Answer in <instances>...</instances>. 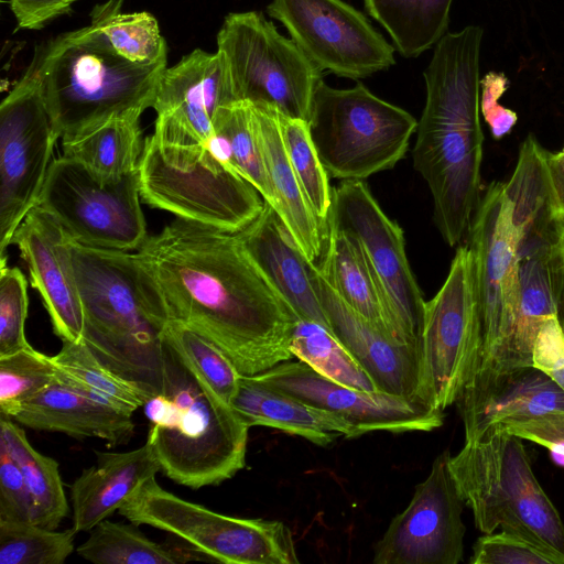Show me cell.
Wrapping results in <instances>:
<instances>
[{
    "instance_id": "6da1fadb",
    "label": "cell",
    "mask_w": 564,
    "mask_h": 564,
    "mask_svg": "<svg viewBox=\"0 0 564 564\" xmlns=\"http://www.w3.org/2000/svg\"><path fill=\"white\" fill-rule=\"evenodd\" d=\"M137 253L170 318L210 340L240 375L256 376L293 357L297 317L237 234L177 218Z\"/></svg>"
},
{
    "instance_id": "7a4b0ae2",
    "label": "cell",
    "mask_w": 564,
    "mask_h": 564,
    "mask_svg": "<svg viewBox=\"0 0 564 564\" xmlns=\"http://www.w3.org/2000/svg\"><path fill=\"white\" fill-rule=\"evenodd\" d=\"M482 35L478 25L446 33L424 70L426 100L417 121L413 165L431 191L435 225L451 247L468 232L480 200Z\"/></svg>"
},
{
    "instance_id": "3957f363",
    "label": "cell",
    "mask_w": 564,
    "mask_h": 564,
    "mask_svg": "<svg viewBox=\"0 0 564 564\" xmlns=\"http://www.w3.org/2000/svg\"><path fill=\"white\" fill-rule=\"evenodd\" d=\"M82 339L110 371L149 399L163 390V343L171 321L161 291L138 253L73 241Z\"/></svg>"
},
{
    "instance_id": "277c9868",
    "label": "cell",
    "mask_w": 564,
    "mask_h": 564,
    "mask_svg": "<svg viewBox=\"0 0 564 564\" xmlns=\"http://www.w3.org/2000/svg\"><path fill=\"white\" fill-rule=\"evenodd\" d=\"M163 390L144 412L161 471L199 489L217 486L246 465L248 430L229 403L196 373L164 334Z\"/></svg>"
},
{
    "instance_id": "5b68a950",
    "label": "cell",
    "mask_w": 564,
    "mask_h": 564,
    "mask_svg": "<svg viewBox=\"0 0 564 564\" xmlns=\"http://www.w3.org/2000/svg\"><path fill=\"white\" fill-rule=\"evenodd\" d=\"M56 139L72 138L112 117L153 106L167 63L135 64L89 25L56 36L31 64Z\"/></svg>"
},
{
    "instance_id": "8992f818",
    "label": "cell",
    "mask_w": 564,
    "mask_h": 564,
    "mask_svg": "<svg viewBox=\"0 0 564 564\" xmlns=\"http://www.w3.org/2000/svg\"><path fill=\"white\" fill-rule=\"evenodd\" d=\"M521 440L491 429L449 457L451 473L479 531L501 528L564 562V523L535 478Z\"/></svg>"
},
{
    "instance_id": "52a82bcc",
    "label": "cell",
    "mask_w": 564,
    "mask_h": 564,
    "mask_svg": "<svg viewBox=\"0 0 564 564\" xmlns=\"http://www.w3.org/2000/svg\"><path fill=\"white\" fill-rule=\"evenodd\" d=\"M140 195L177 218L237 234L261 213L264 199L207 144L171 145L145 138L138 167Z\"/></svg>"
},
{
    "instance_id": "ba28073f",
    "label": "cell",
    "mask_w": 564,
    "mask_h": 564,
    "mask_svg": "<svg viewBox=\"0 0 564 564\" xmlns=\"http://www.w3.org/2000/svg\"><path fill=\"white\" fill-rule=\"evenodd\" d=\"M416 119L358 83L337 89L324 80L316 88L310 133L329 176L362 181L392 169L406 153Z\"/></svg>"
},
{
    "instance_id": "9c48e42d",
    "label": "cell",
    "mask_w": 564,
    "mask_h": 564,
    "mask_svg": "<svg viewBox=\"0 0 564 564\" xmlns=\"http://www.w3.org/2000/svg\"><path fill=\"white\" fill-rule=\"evenodd\" d=\"M217 53L238 102L308 122L322 70L261 12L229 13L217 34Z\"/></svg>"
},
{
    "instance_id": "30bf717a",
    "label": "cell",
    "mask_w": 564,
    "mask_h": 564,
    "mask_svg": "<svg viewBox=\"0 0 564 564\" xmlns=\"http://www.w3.org/2000/svg\"><path fill=\"white\" fill-rule=\"evenodd\" d=\"M118 512L134 525L166 531L227 564H297L293 534L278 520L221 514L184 500L148 479Z\"/></svg>"
},
{
    "instance_id": "8fae6325",
    "label": "cell",
    "mask_w": 564,
    "mask_h": 564,
    "mask_svg": "<svg viewBox=\"0 0 564 564\" xmlns=\"http://www.w3.org/2000/svg\"><path fill=\"white\" fill-rule=\"evenodd\" d=\"M467 234L480 308V346L471 376L509 370L518 319L519 278L518 231L505 183L488 186Z\"/></svg>"
},
{
    "instance_id": "7c38bea8",
    "label": "cell",
    "mask_w": 564,
    "mask_h": 564,
    "mask_svg": "<svg viewBox=\"0 0 564 564\" xmlns=\"http://www.w3.org/2000/svg\"><path fill=\"white\" fill-rule=\"evenodd\" d=\"M138 172L102 180L80 162L53 160L37 202L79 245L129 251L147 238Z\"/></svg>"
},
{
    "instance_id": "4fadbf2b",
    "label": "cell",
    "mask_w": 564,
    "mask_h": 564,
    "mask_svg": "<svg viewBox=\"0 0 564 564\" xmlns=\"http://www.w3.org/2000/svg\"><path fill=\"white\" fill-rule=\"evenodd\" d=\"M480 346V308L475 262L460 246L440 291L425 301L416 395L444 411L457 402Z\"/></svg>"
},
{
    "instance_id": "5bb4252c",
    "label": "cell",
    "mask_w": 564,
    "mask_h": 564,
    "mask_svg": "<svg viewBox=\"0 0 564 564\" xmlns=\"http://www.w3.org/2000/svg\"><path fill=\"white\" fill-rule=\"evenodd\" d=\"M56 141L30 65L0 105V268L17 229L37 205Z\"/></svg>"
},
{
    "instance_id": "9a60e30c",
    "label": "cell",
    "mask_w": 564,
    "mask_h": 564,
    "mask_svg": "<svg viewBox=\"0 0 564 564\" xmlns=\"http://www.w3.org/2000/svg\"><path fill=\"white\" fill-rule=\"evenodd\" d=\"M326 224L356 239L401 338L421 343L425 301L406 258L403 230L364 181H341L333 188Z\"/></svg>"
},
{
    "instance_id": "2e32d148",
    "label": "cell",
    "mask_w": 564,
    "mask_h": 564,
    "mask_svg": "<svg viewBox=\"0 0 564 564\" xmlns=\"http://www.w3.org/2000/svg\"><path fill=\"white\" fill-rule=\"evenodd\" d=\"M267 11L321 70L359 79L395 63L392 45L343 0H272Z\"/></svg>"
},
{
    "instance_id": "e0dca14e",
    "label": "cell",
    "mask_w": 564,
    "mask_h": 564,
    "mask_svg": "<svg viewBox=\"0 0 564 564\" xmlns=\"http://www.w3.org/2000/svg\"><path fill=\"white\" fill-rule=\"evenodd\" d=\"M448 451L433 462L408 507L375 547V564H457L464 555V500L449 469Z\"/></svg>"
},
{
    "instance_id": "ac0fdd59",
    "label": "cell",
    "mask_w": 564,
    "mask_h": 564,
    "mask_svg": "<svg viewBox=\"0 0 564 564\" xmlns=\"http://www.w3.org/2000/svg\"><path fill=\"white\" fill-rule=\"evenodd\" d=\"M268 384L349 423L358 436L373 432H430L444 422V411L417 397L365 391L337 383L305 362L284 361L257 375Z\"/></svg>"
},
{
    "instance_id": "d6986e66",
    "label": "cell",
    "mask_w": 564,
    "mask_h": 564,
    "mask_svg": "<svg viewBox=\"0 0 564 564\" xmlns=\"http://www.w3.org/2000/svg\"><path fill=\"white\" fill-rule=\"evenodd\" d=\"M236 102L220 55L196 48L163 70L152 135L164 144H205L223 110Z\"/></svg>"
},
{
    "instance_id": "ffe728a7",
    "label": "cell",
    "mask_w": 564,
    "mask_h": 564,
    "mask_svg": "<svg viewBox=\"0 0 564 564\" xmlns=\"http://www.w3.org/2000/svg\"><path fill=\"white\" fill-rule=\"evenodd\" d=\"M12 242L28 265L31 284L43 300L54 334L62 341L82 339L84 313L70 237L36 205L17 229Z\"/></svg>"
},
{
    "instance_id": "44dd1931",
    "label": "cell",
    "mask_w": 564,
    "mask_h": 564,
    "mask_svg": "<svg viewBox=\"0 0 564 564\" xmlns=\"http://www.w3.org/2000/svg\"><path fill=\"white\" fill-rule=\"evenodd\" d=\"M312 274L330 330L369 373L377 389L417 397L421 343L401 341L354 311L326 282L316 263L312 265Z\"/></svg>"
},
{
    "instance_id": "7402d4cb",
    "label": "cell",
    "mask_w": 564,
    "mask_h": 564,
    "mask_svg": "<svg viewBox=\"0 0 564 564\" xmlns=\"http://www.w3.org/2000/svg\"><path fill=\"white\" fill-rule=\"evenodd\" d=\"M465 442L505 421L564 411V391L542 370L525 366L473 375L458 400Z\"/></svg>"
},
{
    "instance_id": "603a6c76",
    "label": "cell",
    "mask_w": 564,
    "mask_h": 564,
    "mask_svg": "<svg viewBox=\"0 0 564 564\" xmlns=\"http://www.w3.org/2000/svg\"><path fill=\"white\" fill-rule=\"evenodd\" d=\"M13 420L36 431L82 440L97 437L109 446L127 444L134 433L132 414L59 377L30 399Z\"/></svg>"
},
{
    "instance_id": "cb8c5ba5",
    "label": "cell",
    "mask_w": 564,
    "mask_h": 564,
    "mask_svg": "<svg viewBox=\"0 0 564 564\" xmlns=\"http://www.w3.org/2000/svg\"><path fill=\"white\" fill-rule=\"evenodd\" d=\"M237 235L297 319L329 328L314 288L313 262L304 257L273 207L264 202L259 216Z\"/></svg>"
},
{
    "instance_id": "d4e9b609",
    "label": "cell",
    "mask_w": 564,
    "mask_h": 564,
    "mask_svg": "<svg viewBox=\"0 0 564 564\" xmlns=\"http://www.w3.org/2000/svg\"><path fill=\"white\" fill-rule=\"evenodd\" d=\"M97 462L70 486L73 529L89 532L119 510L148 479L161 471L152 442L129 452H95Z\"/></svg>"
},
{
    "instance_id": "484cf974",
    "label": "cell",
    "mask_w": 564,
    "mask_h": 564,
    "mask_svg": "<svg viewBox=\"0 0 564 564\" xmlns=\"http://www.w3.org/2000/svg\"><path fill=\"white\" fill-rule=\"evenodd\" d=\"M251 107L256 135L271 188V206L304 257L316 263L324 250L326 229L308 206L289 161L278 112L269 107Z\"/></svg>"
},
{
    "instance_id": "4316f807",
    "label": "cell",
    "mask_w": 564,
    "mask_h": 564,
    "mask_svg": "<svg viewBox=\"0 0 564 564\" xmlns=\"http://www.w3.org/2000/svg\"><path fill=\"white\" fill-rule=\"evenodd\" d=\"M229 404L249 427H273L318 446H327L338 436H358L356 430L339 416L268 384L257 375L240 376Z\"/></svg>"
},
{
    "instance_id": "83f0119b",
    "label": "cell",
    "mask_w": 564,
    "mask_h": 564,
    "mask_svg": "<svg viewBox=\"0 0 564 564\" xmlns=\"http://www.w3.org/2000/svg\"><path fill=\"white\" fill-rule=\"evenodd\" d=\"M319 260L316 264L323 278L347 305L386 334L404 341L355 238L326 224L324 250Z\"/></svg>"
},
{
    "instance_id": "f1b7e54d",
    "label": "cell",
    "mask_w": 564,
    "mask_h": 564,
    "mask_svg": "<svg viewBox=\"0 0 564 564\" xmlns=\"http://www.w3.org/2000/svg\"><path fill=\"white\" fill-rule=\"evenodd\" d=\"M139 120V115L112 117L63 139V155L80 162L102 180H118L138 172L144 145Z\"/></svg>"
},
{
    "instance_id": "f546056e",
    "label": "cell",
    "mask_w": 564,
    "mask_h": 564,
    "mask_svg": "<svg viewBox=\"0 0 564 564\" xmlns=\"http://www.w3.org/2000/svg\"><path fill=\"white\" fill-rule=\"evenodd\" d=\"M14 422L0 416V443L23 474L31 497L33 522L56 530L69 511L58 463L36 451Z\"/></svg>"
},
{
    "instance_id": "4dcf8cb0",
    "label": "cell",
    "mask_w": 564,
    "mask_h": 564,
    "mask_svg": "<svg viewBox=\"0 0 564 564\" xmlns=\"http://www.w3.org/2000/svg\"><path fill=\"white\" fill-rule=\"evenodd\" d=\"M453 0H364L404 57H416L446 33Z\"/></svg>"
},
{
    "instance_id": "1f68e13d",
    "label": "cell",
    "mask_w": 564,
    "mask_h": 564,
    "mask_svg": "<svg viewBox=\"0 0 564 564\" xmlns=\"http://www.w3.org/2000/svg\"><path fill=\"white\" fill-rule=\"evenodd\" d=\"M213 153L249 182L271 205L272 194L256 135L252 107L240 101L220 113L206 142Z\"/></svg>"
},
{
    "instance_id": "d6a6232c",
    "label": "cell",
    "mask_w": 564,
    "mask_h": 564,
    "mask_svg": "<svg viewBox=\"0 0 564 564\" xmlns=\"http://www.w3.org/2000/svg\"><path fill=\"white\" fill-rule=\"evenodd\" d=\"M122 0H108L90 12V25L100 30L116 52L142 65L167 63V45L156 19L149 12L123 13Z\"/></svg>"
},
{
    "instance_id": "836d02e7",
    "label": "cell",
    "mask_w": 564,
    "mask_h": 564,
    "mask_svg": "<svg viewBox=\"0 0 564 564\" xmlns=\"http://www.w3.org/2000/svg\"><path fill=\"white\" fill-rule=\"evenodd\" d=\"M290 350L297 360L327 379L359 390H378L369 373L324 325L297 319Z\"/></svg>"
},
{
    "instance_id": "e575fe53",
    "label": "cell",
    "mask_w": 564,
    "mask_h": 564,
    "mask_svg": "<svg viewBox=\"0 0 564 564\" xmlns=\"http://www.w3.org/2000/svg\"><path fill=\"white\" fill-rule=\"evenodd\" d=\"M62 343L61 350L52 356L59 377L128 413L144 406L149 397L104 366L83 339Z\"/></svg>"
},
{
    "instance_id": "d590c367",
    "label": "cell",
    "mask_w": 564,
    "mask_h": 564,
    "mask_svg": "<svg viewBox=\"0 0 564 564\" xmlns=\"http://www.w3.org/2000/svg\"><path fill=\"white\" fill-rule=\"evenodd\" d=\"M83 558L96 564H175L182 554L153 542L132 524L100 521L78 546Z\"/></svg>"
},
{
    "instance_id": "8d00e7d4",
    "label": "cell",
    "mask_w": 564,
    "mask_h": 564,
    "mask_svg": "<svg viewBox=\"0 0 564 564\" xmlns=\"http://www.w3.org/2000/svg\"><path fill=\"white\" fill-rule=\"evenodd\" d=\"M278 121L289 161L305 199L326 229L332 208L333 188L329 185L328 173L323 166L313 143L308 122L279 112Z\"/></svg>"
},
{
    "instance_id": "74e56055",
    "label": "cell",
    "mask_w": 564,
    "mask_h": 564,
    "mask_svg": "<svg viewBox=\"0 0 564 564\" xmlns=\"http://www.w3.org/2000/svg\"><path fill=\"white\" fill-rule=\"evenodd\" d=\"M75 530L0 519V564H63L74 551Z\"/></svg>"
},
{
    "instance_id": "f35d334b",
    "label": "cell",
    "mask_w": 564,
    "mask_h": 564,
    "mask_svg": "<svg viewBox=\"0 0 564 564\" xmlns=\"http://www.w3.org/2000/svg\"><path fill=\"white\" fill-rule=\"evenodd\" d=\"M165 337L209 388L229 403L241 376L229 358L206 337L178 321L169 322Z\"/></svg>"
},
{
    "instance_id": "ab89813d",
    "label": "cell",
    "mask_w": 564,
    "mask_h": 564,
    "mask_svg": "<svg viewBox=\"0 0 564 564\" xmlns=\"http://www.w3.org/2000/svg\"><path fill=\"white\" fill-rule=\"evenodd\" d=\"M56 376L52 356L32 346L0 356V416L12 419Z\"/></svg>"
},
{
    "instance_id": "60d3db41",
    "label": "cell",
    "mask_w": 564,
    "mask_h": 564,
    "mask_svg": "<svg viewBox=\"0 0 564 564\" xmlns=\"http://www.w3.org/2000/svg\"><path fill=\"white\" fill-rule=\"evenodd\" d=\"M28 307L24 274L18 268H0V356L31 346L24 329Z\"/></svg>"
},
{
    "instance_id": "b9f144b4",
    "label": "cell",
    "mask_w": 564,
    "mask_h": 564,
    "mask_svg": "<svg viewBox=\"0 0 564 564\" xmlns=\"http://www.w3.org/2000/svg\"><path fill=\"white\" fill-rule=\"evenodd\" d=\"M473 564H564L556 555L507 531L484 533L473 546Z\"/></svg>"
},
{
    "instance_id": "7bdbcfd3",
    "label": "cell",
    "mask_w": 564,
    "mask_h": 564,
    "mask_svg": "<svg viewBox=\"0 0 564 564\" xmlns=\"http://www.w3.org/2000/svg\"><path fill=\"white\" fill-rule=\"evenodd\" d=\"M491 429L506 431L522 440L546 447L551 452L552 460L557 466L564 467V411L530 419L505 421Z\"/></svg>"
},
{
    "instance_id": "ee69618b",
    "label": "cell",
    "mask_w": 564,
    "mask_h": 564,
    "mask_svg": "<svg viewBox=\"0 0 564 564\" xmlns=\"http://www.w3.org/2000/svg\"><path fill=\"white\" fill-rule=\"evenodd\" d=\"M0 519L33 522L31 497L23 474L0 443Z\"/></svg>"
},
{
    "instance_id": "f6af8a7d",
    "label": "cell",
    "mask_w": 564,
    "mask_h": 564,
    "mask_svg": "<svg viewBox=\"0 0 564 564\" xmlns=\"http://www.w3.org/2000/svg\"><path fill=\"white\" fill-rule=\"evenodd\" d=\"M532 366L545 372L564 391V328L557 316L542 324L533 346Z\"/></svg>"
},
{
    "instance_id": "bcb514c9",
    "label": "cell",
    "mask_w": 564,
    "mask_h": 564,
    "mask_svg": "<svg viewBox=\"0 0 564 564\" xmlns=\"http://www.w3.org/2000/svg\"><path fill=\"white\" fill-rule=\"evenodd\" d=\"M508 78L501 73H488L480 80L479 106L495 139L507 135L518 121V116L498 102L508 88Z\"/></svg>"
},
{
    "instance_id": "7dc6e473",
    "label": "cell",
    "mask_w": 564,
    "mask_h": 564,
    "mask_svg": "<svg viewBox=\"0 0 564 564\" xmlns=\"http://www.w3.org/2000/svg\"><path fill=\"white\" fill-rule=\"evenodd\" d=\"M18 28L36 30L67 13L77 0H7Z\"/></svg>"
},
{
    "instance_id": "c3c4849f",
    "label": "cell",
    "mask_w": 564,
    "mask_h": 564,
    "mask_svg": "<svg viewBox=\"0 0 564 564\" xmlns=\"http://www.w3.org/2000/svg\"><path fill=\"white\" fill-rule=\"evenodd\" d=\"M545 166L554 214H564V147L557 152L545 150Z\"/></svg>"
},
{
    "instance_id": "681fc988",
    "label": "cell",
    "mask_w": 564,
    "mask_h": 564,
    "mask_svg": "<svg viewBox=\"0 0 564 564\" xmlns=\"http://www.w3.org/2000/svg\"><path fill=\"white\" fill-rule=\"evenodd\" d=\"M560 230L564 231V214H554Z\"/></svg>"
},
{
    "instance_id": "f907efd6",
    "label": "cell",
    "mask_w": 564,
    "mask_h": 564,
    "mask_svg": "<svg viewBox=\"0 0 564 564\" xmlns=\"http://www.w3.org/2000/svg\"><path fill=\"white\" fill-rule=\"evenodd\" d=\"M558 319H560V322H561V324H562V326H563V328H564V306H563V310H562V313H561V315H560V318H558Z\"/></svg>"
},
{
    "instance_id": "816d5d0a",
    "label": "cell",
    "mask_w": 564,
    "mask_h": 564,
    "mask_svg": "<svg viewBox=\"0 0 564 564\" xmlns=\"http://www.w3.org/2000/svg\"><path fill=\"white\" fill-rule=\"evenodd\" d=\"M560 229V228H558ZM561 232V237H562V241H563V245H564V231L563 230H560Z\"/></svg>"
}]
</instances>
